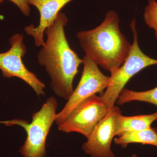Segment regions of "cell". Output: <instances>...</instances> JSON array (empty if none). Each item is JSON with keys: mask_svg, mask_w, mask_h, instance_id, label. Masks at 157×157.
<instances>
[{"mask_svg": "<svg viewBox=\"0 0 157 157\" xmlns=\"http://www.w3.org/2000/svg\"><path fill=\"white\" fill-rule=\"evenodd\" d=\"M68 22L67 15L59 12L45 30L47 38L37 54L38 63L50 77L51 88L58 97L67 101L73 92L74 78L83 63L68 43L64 30Z\"/></svg>", "mask_w": 157, "mask_h": 157, "instance_id": "6da1fadb", "label": "cell"}, {"mask_svg": "<svg viewBox=\"0 0 157 157\" xmlns=\"http://www.w3.org/2000/svg\"><path fill=\"white\" fill-rule=\"evenodd\" d=\"M120 22L116 11L109 10L100 25L76 34L85 55L111 74L123 64L132 46L121 32Z\"/></svg>", "mask_w": 157, "mask_h": 157, "instance_id": "7a4b0ae2", "label": "cell"}, {"mask_svg": "<svg viewBox=\"0 0 157 157\" xmlns=\"http://www.w3.org/2000/svg\"><path fill=\"white\" fill-rule=\"evenodd\" d=\"M57 107V100L52 96L47 98L39 111L33 113L30 123L19 119L0 121V124L6 126H19L25 130L26 138L19 150L23 157H46V139L55 122Z\"/></svg>", "mask_w": 157, "mask_h": 157, "instance_id": "3957f363", "label": "cell"}, {"mask_svg": "<svg viewBox=\"0 0 157 157\" xmlns=\"http://www.w3.org/2000/svg\"><path fill=\"white\" fill-rule=\"evenodd\" d=\"M130 27L134 40L128 56L123 64L109 76V86L101 97L109 110L115 106L121 92L133 76L145 68L157 65V59L146 55L139 47L135 18Z\"/></svg>", "mask_w": 157, "mask_h": 157, "instance_id": "277c9868", "label": "cell"}, {"mask_svg": "<svg viewBox=\"0 0 157 157\" xmlns=\"http://www.w3.org/2000/svg\"><path fill=\"white\" fill-rule=\"evenodd\" d=\"M108 111L102 98L94 95L74 107L58 125V129L64 133L76 132L87 138Z\"/></svg>", "mask_w": 157, "mask_h": 157, "instance_id": "5b68a950", "label": "cell"}, {"mask_svg": "<svg viewBox=\"0 0 157 157\" xmlns=\"http://www.w3.org/2000/svg\"><path fill=\"white\" fill-rule=\"evenodd\" d=\"M9 41L11 48L6 52L0 53V70L3 77L20 78L33 88L37 96H45V84L29 71L23 63L22 58L27 52L23 42V35L14 34Z\"/></svg>", "mask_w": 157, "mask_h": 157, "instance_id": "8992f818", "label": "cell"}, {"mask_svg": "<svg viewBox=\"0 0 157 157\" xmlns=\"http://www.w3.org/2000/svg\"><path fill=\"white\" fill-rule=\"evenodd\" d=\"M83 60L81 78L67 104L57 114L55 123L57 125L64 120L78 104L91 96L102 92L109 86V76L103 74L95 62L86 56H85Z\"/></svg>", "mask_w": 157, "mask_h": 157, "instance_id": "52a82bcc", "label": "cell"}, {"mask_svg": "<svg viewBox=\"0 0 157 157\" xmlns=\"http://www.w3.org/2000/svg\"><path fill=\"white\" fill-rule=\"evenodd\" d=\"M120 110L114 106L96 126L82 146L86 154L90 157H115L111 144L115 136L116 115Z\"/></svg>", "mask_w": 157, "mask_h": 157, "instance_id": "ba28073f", "label": "cell"}, {"mask_svg": "<svg viewBox=\"0 0 157 157\" xmlns=\"http://www.w3.org/2000/svg\"><path fill=\"white\" fill-rule=\"evenodd\" d=\"M73 0H27L29 5L35 6L40 13L39 25L26 26L24 30L32 36L35 46H43L45 44L44 35L45 30L53 23L62 8Z\"/></svg>", "mask_w": 157, "mask_h": 157, "instance_id": "9c48e42d", "label": "cell"}, {"mask_svg": "<svg viewBox=\"0 0 157 157\" xmlns=\"http://www.w3.org/2000/svg\"><path fill=\"white\" fill-rule=\"evenodd\" d=\"M156 121L157 112L147 115L127 117L122 115L120 110L116 115L115 136L151 128L152 124Z\"/></svg>", "mask_w": 157, "mask_h": 157, "instance_id": "30bf717a", "label": "cell"}, {"mask_svg": "<svg viewBox=\"0 0 157 157\" xmlns=\"http://www.w3.org/2000/svg\"><path fill=\"white\" fill-rule=\"evenodd\" d=\"M116 144L123 148L132 143L150 144L157 147V133L153 128L137 132H128L120 135L114 139Z\"/></svg>", "mask_w": 157, "mask_h": 157, "instance_id": "8fae6325", "label": "cell"}, {"mask_svg": "<svg viewBox=\"0 0 157 157\" xmlns=\"http://www.w3.org/2000/svg\"><path fill=\"white\" fill-rule=\"evenodd\" d=\"M135 101L147 102L157 106V86L152 90L141 92L124 88L119 96L117 103L122 105Z\"/></svg>", "mask_w": 157, "mask_h": 157, "instance_id": "7c38bea8", "label": "cell"}, {"mask_svg": "<svg viewBox=\"0 0 157 157\" xmlns=\"http://www.w3.org/2000/svg\"><path fill=\"white\" fill-rule=\"evenodd\" d=\"M143 17L146 25L154 29L157 39V2L156 0H148Z\"/></svg>", "mask_w": 157, "mask_h": 157, "instance_id": "4fadbf2b", "label": "cell"}, {"mask_svg": "<svg viewBox=\"0 0 157 157\" xmlns=\"http://www.w3.org/2000/svg\"><path fill=\"white\" fill-rule=\"evenodd\" d=\"M19 8L22 14L26 16H29L30 14V8L27 0H9Z\"/></svg>", "mask_w": 157, "mask_h": 157, "instance_id": "5bb4252c", "label": "cell"}, {"mask_svg": "<svg viewBox=\"0 0 157 157\" xmlns=\"http://www.w3.org/2000/svg\"><path fill=\"white\" fill-rule=\"evenodd\" d=\"M129 157H137V155L136 154L132 155H131V156Z\"/></svg>", "mask_w": 157, "mask_h": 157, "instance_id": "9a60e30c", "label": "cell"}, {"mask_svg": "<svg viewBox=\"0 0 157 157\" xmlns=\"http://www.w3.org/2000/svg\"><path fill=\"white\" fill-rule=\"evenodd\" d=\"M3 2H4V0H0V4H1L2 3H3Z\"/></svg>", "mask_w": 157, "mask_h": 157, "instance_id": "2e32d148", "label": "cell"}]
</instances>
